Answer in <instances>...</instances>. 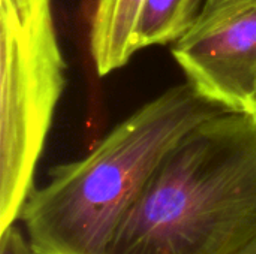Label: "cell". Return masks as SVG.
<instances>
[{
    "instance_id": "3957f363",
    "label": "cell",
    "mask_w": 256,
    "mask_h": 254,
    "mask_svg": "<svg viewBox=\"0 0 256 254\" xmlns=\"http://www.w3.org/2000/svg\"><path fill=\"white\" fill-rule=\"evenodd\" d=\"M64 84L51 0H0V234L34 189Z\"/></svg>"
},
{
    "instance_id": "8992f818",
    "label": "cell",
    "mask_w": 256,
    "mask_h": 254,
    "mask_svg": "<svg viewBox=\"0 0 256 254\" xmlns=\"http://www.w3.org/2000/svg\"><path fill=\"white\" fill-rule=\"evenodd\" d=\"M202 6V0H147L136 31V49L177 42Z\"/></svg>"
},
{
    "instance_id": "9c48e42d",
    "label": "cell",
    "mask_w": 256,
    "mask_h": 254,
    "mask_svg": "<svg viewBox=\"0 0 256 254\" xmlns=\"http://www.w3.org/2000/svg\"><path fill=\"white\" fill-rule=\"evenodd\" d=\"M220 1H224V0H206L204 4H206V6H210V4H218V3H220Z\"/></svg>"
},
{
    "instance_id": "52a82bcc",
    "label": "cell",
    "mask_w": 256,
    "mask_h": 254,
    "mask_svg": "<svg viewBox=\"0 0 256 254\" xmlns=\"http://www.w3.org/2000/svg\"><path fill=\"white\" fill-rule=\"evenodd\" d=\"M0 254H34L27 237L15 225L0 234Z\"/></svg>"
},
{
    "instance_id": "277c9868",
    "label": "cell",
    "mask_w": 256,
    "mask_h": 254,
    "mask_svg": "<svg viewBox=\"0 0 256 254\" xmlns=\"http://www.w3.org/2000/svg\"><path fill=\"white\" fill-rule=\"evenodd\" d=\"M188 82L228 111L252 114L256 97V0L202 6L172 46Z\"/></svg>"
},
{
    "instance_id": "5b68a950",
    "label": "cell",
    "mask_w": 256,
    "mask_h": 254,
    "mask_svg": "<svg viewBox=\"0 0 256 254\" xmlns=\"http://www.w3.org/2000/svg\"><path fill=\"white\" fill-rule=\"evenodd\" d=\"M147 0H96L90 51L100 76L128 64L136 49V31Z\"/></svg>"
},
{
    "instance_id": "6da1fadb",
    "label": "cell",
    "mask_w": 256,
    "mask_h": 254,
    "mask_svg": "<svg viewBox=\"0 0 256 254\" xmlns=\"http://www.w3.org/2000/svg\"><path fill=\"white\" fill-rule=\"evenodd\" d=\"M225 111L189 82L174 85L118 123L87 156L52 168L20 214L34 254L108 253L165 157Z\"/></svg>"
},
{
    "instance_id": "7a4b0ae2",
    "label": "cell",
    "mask_w": 256,
    "mask_h": 254,
    "mask_svg": "<svg viewBox=\"0 0 256 254\" xmlns=\"http://www.w3.org/2000/svg\"><path fill=\"white\" fill-rule=\"evenodd\" d=\"M256 238V117L225 111L160 163L106 254H237Z\"/></svg>"
},
{
    "instance_id": "ba28073f",
    "label": "cell",
    "mask_w": 256,
    "mask_h": 254,
    "mask_svg": "<svg viewBox=\"0 0 256 254\" xmlns=\"http://www.w3.org/2000/svg\"><path fill=\"white\" fill-rule=\"evenodd\" d=\"M237 254H256V238L248 247H244L243 250H240Z\"/></svg>"
},
{
    "instance_id": "30bf717a",
    "label": "cell",
    "mask_w": 256,
    "mask_h": 254,
    "mask_svg": "<svg viewBox=\"0 0 256 254\" xmlns=\"http://www.w3.org/2000/svg\"><path fill=\"white\" fill-rule=\"evenodd\" d=\"M252 114L256 117V97H255V103H254V109H252Z\"/></svg>"
}]
</instances>
